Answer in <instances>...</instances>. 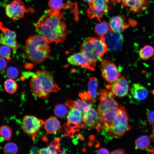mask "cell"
I'll return each mask as SVG.
<instances>
[{
	"instance_id": "obj_1",
	"label": "cell",
	"mask_w": 154,
	"mask_h": 154,
	"mask_svg": "<svg viewBox=\"0 0 154 154\" xmlns=\"http://www.w3.org/2000/svg\"><path fill=\"white\" fill-rule=\"evenodd\" d=\"M63 16L60 11L50 9L45 11L35 25L38 34L49 43L63 42L68 34L66 25L62 20Z\"/></svg>"
},
{
	"instance_id": "obj_2",
	"label": "cell",
	"mask_w": 154,
	"mask_h": 154,
	"mask_svg": "<svg viewBox=\"0 0 154 154\" xmlns=\"http://www.w3.org/2000/svg\"><path fill=\"white\" fill-rule=\"evenodd\" d=\"M30 86L33 95L42 99L48 98L51 93L60 90L55 82L53 73L44 69L38 70L33 75Z\"/></svg>"
},
{
	"instance_id": "obj_3",
	"label": "cell",
	"mask_w": 154,
	"mask_h": 154,
	"mask_svg": "<svg viewBox=\"0 0 154 154\" xmlns=\"http://www.w3.org/2000/svg\"><path fill=\"white\" fill-rule=\"evenodd\" d=\"M24 51L27 58L35 64L41 63L49 56V43L39 34L30 36L26 41Z\"/></svg>"
},
{
	"instance_id": "obj_4",
	"label": "cell",
	"mask_w": 154,
	"mask_h": 154,
	"mask_svg": "<svg viewBox=\"0 0 154 154\" xmlns=\"http://www.w3.org/2000/svg\"><path fill=\"white\" fill-rule=\"evenodd\" d=\"M99 95L100 102L97 111L103 129H104L114 119L121 106L115 100L111 91L101 89Z\"/></svg>"
},
{
	"instance_id": "obj_5",
	"label": "cell",
	"mask_w": 154,
	"mask_h": 154,
	"mask_svg": "<svg viewBox=\"0 0 154 154\" xmlns=\"http://www.w3.org/2000/svg\"><path fill=\"white\" fill-rule=\"evenodd\" d=\"M129 117L126 108L121 106L111 123L104 129L105 135L110 138L122 137L131 127L129 124Z\"/></svg>"
},
{
	"instance_id": "obj_6",
	"label": "cell",
	"mask_w": 154,
	"mask_h": 154,
	"mask_svg": "<svg viewBox=\"0 0 154 154\" xmlns=\"http://www.w3.org/2000/svg\"><path fill=\"white\" fill-rule=\"evenodd\" d=\"M80 51L90 59L97 62L108 50L102 36L98 38H86L81 45Z\"/></svg>"
},
{
	"instance_id": "obj_7",
	"label": "cell",
	"mask_w": 154,
	"mask_h": 154,
	"mask_svg": "<svg viewBox=\"0 0 154 154\" xmlns=\"http://www.w3.org/2000/svg\"><path fill=\"white\" fill-rule=\"evenodd\" d=\"M44 122L35 116L26 115L22 119V128L25 133L30 135L33 140H35L38 132L44 125Z\"/></svg>"
},
{
	"instance_id": "obj_8",
	"label": "cell",
	"mask_w": 154,
	"mask_h": 154,
	"mask_svg": "<svg viewBox=\"0 0 154 154\" xmlns=\"http://www.w3.org/2000/svg\"><path fill=\"white\" fill-rule=\"evenodd\" d=\"M67 122L64 125L65 130L64 135L66 136H72L76 131L75 129L83 127L81 125L83 121V115L78 110L74 109H71L69 111L67 116Z\"/></svg>"
},
{
	"instance_id": "obj_9",
	"label": "cell",
	"mask_w": 154,
	"mask_h": 154,
	"mask_svg": "<svg viewBox=\"0 0 154 154\" xmlns=\"http://www.w3.org/2000/svg\"><path fill=\"white\" fill-rule=\"evenodd\" d=\"M5 9L6 15L13 20L22 18L25 13L31 11L27 7L21 0H13L5 5Z\"/></svg>"
},
{
	"instance_id": "obj_10",
	"label": "cell",
	"mask_w": 154,
	"mask_h": 154,
	"mask_svg": "<svg viewBox=\"0 0 154 154\" xmlns=\"http://www.w3.org/2000/svg\"><path fill=\"white\" fill-rule=\"evenodd\" d=\"M101 66L102 76L109 84L114 83L120 77L117 67L113 62L104 59L101 62Z\"/></svg>"
},
{
	"instance_id": "obj_11",
	"label": "cell",
	"mask_w": 154,
	"mask_h": 154,
	"mask_svg": "<svg viewBox=\"0 0 154 154\" xmlns=\"http://www.w3.org/2000/svg\"><path fill=\"white\" fill-rule=\"evenodd\" d=\"M67 61L72 65L80 66L92 70H94L97 62L81 52L69 56L67 58Z\"/></svg>"
},
{
	"instance_id": "obj_12",
	"label": "cell",
	"mask_w": 154,
	"mask_h": 154,
	"mask_svg": "<svg viewBox=\"0 0 154 154\" xmlns=\"http://www.w3.org/2000/svg\"><path fill=\"white\" fill-rule=\"evenodd\" d=\"M102 37L108 51H116L121 49L123 42V37L121 32H116L112 31Z\"/></svg>"
},
{
	"instance_id": "obj_13",
	"label": "cell",
	"mask_w": 154,
	"mask_h": 154,
	"mask_svg": "<svg viewBox=\"0 0 154 154\" xmlns=\"http://www.w3.org/2000/svg\"><path fill=\"white\" fill-rule=\"evenodd\" d=\"M0 30L2 35L0 37V44L7 45L13 51H15L18 44L15 32L5 27L1 22H0Z\"/></svg>"
},
{
	"instance_id": "obj_14",
	"label": "cell",
	"mask_w": 154,
	"mask_h": 154,
	"mask_svg": "<svg viewBox=\"0 0 154 154\" xmlns=\"http://www.w3.org/2000/svg\"><path fill=\"white\" fill-rule=\"evenodd\" d=\"M110 90L113 94L119 97L126 96L128 92L129 85L128 82L124 76L120 77L114 83L106 86Z\"/></svg>"
},
{
	"instance_id": "obj_15",
	"label": "cell",
	"mask_w": 154,
	"mask_h": 154,
	"mask_svg": "<svg viewBox=\"0 0 154 154\" xmlns=\"http://www.w3.org/2000/svg\"><path fill=\"white\" fill-rule=\"evenodd\" d=\"M108 0H93L88 10V16L92 18L96 17L100 19L108 12Z\"/></svg>"
},
{
	"instance_id": "obj_16",
	"label": "cell",
	"mask_w": 154,
	"mask_h": 154,
	"mask_svg": "<svg viewBox=\"0 0 154 154\" xmlns=\"http://www.w3.org/2000/svg\"><path fill=\"white\" fill-rule=\"evenodd\" d=\"M83 124L84 127L93 128L101 127L100 117L97 111L91 107L83 115Z\"/></svg>"
},
{
	"instance_id": "obj_17",
	"label": "cell",
	"mask_w": 154,
	"mask_h": 154,
	"mask_svg": "<svg viewBox=\"0 0 154 154\" xmlns=\"http://www.w3.org/2000/svg\"><path fill=\"white\" fill-rule=\"evenodd\" d=\"M124 6L128 7L131 11L139 13L147 7L148 0H118Z\"/></svg>"
},
{
	"instance_id": "obj_18",
	"label": "cell",
	"mask_w": 154,
	"mask_h": 154,
	"mask_svg": "<svg viewBox=\"0 0 154 154\" xmlns=\"http://www.w3.org/2000/svg\"><path fill=\"white\" fill-rule=\"evenodd\" d=\"M65 105L70 108H74L80 111L83 115L91 107L92 105L90 102L83 99L74 101L67 100Z\"/></svg>"
},
{
	"instance_id": "obj_19",
	"label": "cell",
	"mask_w": 154,
	"mask_h": 154,
	"mask_svg": "<svg viewBox=\"0 0 154 154\" xmlns=\"http://www.w3.org/2000/svg\"><path fill=\"white\" fill-rule=\"evenodd\" d=\"M109 24L111 31L121 33L129 26V24L125 22L124 17L121 15L115 16L112 18Z\"/></svg>"
},
{
	"instance_id": "obj_20",
	"label": "cell",
	"mask_w": 154,
	"mask_h": 154,
	"mask_svg": "<svg viewBox=\"0 0 154 154\" xmlns=\"http://www.w3.org/2000/svg\"><path fill=\"white\" fill-rule=\"evenodd\" d=\"M44 128L46 135L52 134L61 131V126L60 121L54 116H51L45 122Z\"/></svg>"
},
{
	"instance_id": "obj_21",
	"label": "cell",
	"mask_w": 154,
	"mask_h": 154,
	"mask_svg": "<svg viewBox=\"0 0 154 154\" xmlns=\"http://www.w3.org/2000/svg\"><path fill=\"white\" fill-rule=\"evenodd\" d=\"M130 91L132 97L139 101L145 100L148 95V91L146 88L139 83L133 84Z\"/></svg>"
},
{
	"instance_id": "obj_22",
	"label": "cell",
	"mask_w": 154,
	"mask_h": 154,
	"mask_svg": "<svg viewBox=\"0 0 154 154\" xmlns=\"http://www.w3.org/2000/svg\"><path fill=\"white\" fill-rule=\"evenodd\" d=\"M60 140V138H56L50 144L48 147L39 149V153L54 154L61 152L62 151L60 150L59 145Z\"/></svg>"
},
{
	"instance_id": "obj_23",
	"label": "cell",
	"mask_w": 154,
	"mask_h": 154,
	"mask_svg": "<svg viewBox=\"0 0 154 154\" xmlns=\"http://www.w3.org/2000/svg\"><path fill=\"white\" fill-rule=\"evenodd\" d=\"M98 82L97 79L94 77L90 78L88 83V93L93 103L96 101L97 95Z\"/></svg>"
},
{
	"instance_id": "obj_24",
	"label": "cell",
	"mask_w": 154,
	"mask_h": 154,
	"mask_svg": "<svg viewBox=\"0 0 154 154\" xmlns=\"http://www.w3.org/2000/svg\"><path fill=\"white\" fill-rule=\"evenodd\" d=\"M151 142V137L149 136L143 135L137 138L135 141L136 147L139 149L145 150L150 145Z\"/></svg>"
},
{
	"instance_id": "obj_25",
	"label": "cell",
	"mask_w": 154,
	"mask_h": 154,
	"mask_svg": "<svg viewBox=\"0 0 154 154\" xmlns=\"http://www.w3.org/2000/svg\"><path fill=\"white\" fill-rule=\"evenodd\" d=\"M154 49L149 45H146L141 48L139 51L140 58L144 60H147L151 58L153 55Z\"/></svg>"
},
{
	"instance_id": "obj_26",
	"label": "cell",
	"mask_w": 154,
	"mask_h": 154,
	"mask_svg": "<svg viewBox=\"0 0 154 154\" xmlns=\"http://www.w3.org/2000/svg\"><path fill=\"white\" fill-rule=\"evenodd\" d=\"M12 133V129L9 126L4 125L0 127V138L3 141H8L11 138Z\"/></svg>"
},
{
	"instance_id": "obj_27",
	"label": "cell",
	"mask_w": 154,
	"mask_h": 154,
	"mask_svg": "<svg viewBox=\"0 0 154 154\" xmlns=\"http://www.w3.org/2000/svg\"><path fill=\"white\" fill-rule=\"evenodd\" d=\"M110 27L105 21H102L97 24L95 28L96 33L100 37H102L109 32Z\"/></svg>"
},
{
	"instance_id": "obj_28",
	"label": "cell",
	"mask_w": 154,
	"mask_h": 154,
	"mask_svg": "<svg viewBox=\"0 0 154 154\" xmlns=\"http://www.w3.org/2000/svg\"><path fill=\"white\" fill-rule=\"evenodd\" d=\"M4 86L6 92L10 94L15 93L17 88L16 82L11 78L7 79L5 81Z\"/></svg>"
},
{
	"instance_id": "obj_29",
	"label": "cell",
	"mask_w": 154,
	"mask_h": 154,
	"mask_svg": "<svg viewBox=\"0 0 154 154\" xmlns=\"http://www.w3.org/2000/svg\"><path fill=\"white\" fill-rule=\"evenodd\" d=\"M54 114L59 117H63L67 114L68 109L66 107L61 104L57 105L54 110Z\"/></svg>"
},
{
	"instance_id": "obj_30",
	"label": "cell",
	"mask_w": 154,
	"mask_h": 154,
	"mask_svg": "<svg viewBox=\"0 0 154 154\" xmlns=\"http://www.w3.org/2000/svg\"><path fill=\"white\" fill-rule=\"evenodd\" d=\"M18 150L17 145L13 142L6 143L3 148V151L5 154H15L17 153Z\"/></svg>"
},
{
	"instance_id": "obj_31",
	"label": "cell",
	"mask_w": 154,
	"mask_h": 154,
	"mask_svg": "<svg viewBox=\"0 0 154 154\" xmlns=\"http://www.w3.org/2000/svg\"><path fill=\"white\" fill-rule=\"evenodd\" d=\"M50 9L60 11L64 7L62 0H50L48 3Z\"/></svg>"
},
{
	"instance_id": "obj_32",
	"label": "cell",
	"mask_w": 154,
	"mask_h": 154,
	"mask_svg": "<svg viewBox=\"0 0 154 154\" xmlns=\"http://www.w3.org/2000/svg\"><path fill=\"white\" fill-rule=\"evenodd\" d=\"M11 48L8 46L4 45L0 47V56L2 57L5 58L7 60H10L11 58Z\"/></svg>"
},
{
	"instance_id": "obj_33",
	"label": "cell",
	"mask_w": 154,
	"mask_h": 154,
	"mask_svg": "<svg viewBox=\"0 0 154 154\" xmlns=\"http://www.w3.org/2000/svg\"><path fill=\"white\" fill-rule=\"evenodd\" d=\"M19 71L16 68L10 67L7 68L6 70V74L9 78L14 79L16 78L19 74Z\"/></svg>"
},
{
	"instance_id": "obj_34",
	"label": "cell",
	"mask_w": 154,
	"mask_h": 154,
	"mask_svg": "<svg viewBox=\"0 0 154 154\" xmlns=\"http://www.w3.org/2000/svg\"><path fill=\"white\" fill-rule=\"evenodd\" d=\"M147 119L148 122L152 125H154V111L150 112L147 115Z\"/></svg>"
},
{
	"instance_id": "obj_35",
	"label": "cell",
	"mask_w": 154,
	"mask_h": 154,
	"mask_svg": "<svg viewBox=\"0 0 154 154\" xmlns=\"http://www.w3.org/2000/svg\"><path fill=\"white\" fill-rule=\"evenodd\" d=\"M7 62L5 59L0 57V71L4 70L7 67Z\"/></svg>"
},
{
	"instance_id": "obj_36",
	"label": "cell",
	"mask_w": 154,
	"mask_h": 154,
	"mask_svg": "<svg viewBox=\"0 0 154 154\" xmlns=\"http://www.w3.org/2000/svg\"><path fill=\"white\" fill-rule=\"evenodd\" d=\"M97 154H109V151L106 148H102L98 150L97 152Z\"/></svg>"
},
{
	"instance_id": "obj_37",
	"label": "cell",
	"mask_w": 154,
	"mask_h": 154,
	"mask_svg": "<svg viewBox=\"0 0 154 154\" xmlns=\"http://www.w3.org/2000/svg\"><path fill=\"white\" fill-rule=\"evenodd\" d=\"M111 154H125V150L124 149H118L112 151Z\"/></svg>"
},
{
	"instance_id": "obj_38",
	"label": "cell",
	"mask_w": 154,
	"mask_h": 154,
	"mask_svg": "<svg viewBox=\"0 0 154 154\" xmlns=\"http://www.w3.org/2000/svg\"><path fill=\"white\" fill-rule=\"evenodd\" d=\"M39 149L36 147H33L31 149L30 151V153H39Z\"/></svg>"
},
{
	"instance_id": "obj_39",
	"label": "cell",
	"mask_w": 154,
	"mask_h": 154,
	"mask_svg": "<svg viewBox=\"0 0 154 154\" xmlns=\"http://www.w3.org/2000/svg\"><path fill=\"white\" fill-rule=\"evenodd\" d=\"M129 22L132 26H135L137 24V22L134 20H131Z\"/></svg>"
},
{
	"instance_id": "obj_40",
	"label": "cell",
	"mask_w": 154,
	"mask_h": 154,
	"mask_svg": "<svg viewBox=\"0 0 154 154\" xmlns=\"http://www.w3.org/2000/svg\"><path fill=\"white\" fill-rule=\"evenodd\" d=\"M86 2L90 4H91L93 1V0H83Z\"/></svg>"
},
{
	"instance_id": "obj_41",
	"label": "cell",
	"mask_w": 154,
	"mask_h": 154,
	"mask_svg": "<svg viewBox=\"0 0 154 154\" xmlns=\"http://www.w3.org/2000/svg\"><path fill=\"white\" fill-rule=\"evenodd\" d=\"M153 127L152 134L154 136V125H152Z\"/></svg>"
}]
</instances>
